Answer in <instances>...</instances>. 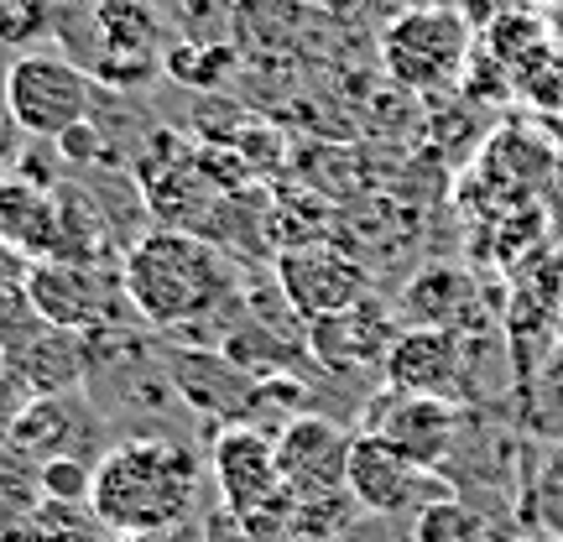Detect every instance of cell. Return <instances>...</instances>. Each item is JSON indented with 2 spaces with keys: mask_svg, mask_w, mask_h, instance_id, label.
I'll return each mask as SVG.
<instances>
[{
  "mask_svg": "<svg viewBox=\"0 0 563 542\" xmlns=\"http://www.w3.org/2000/svg\"><path fill=\"white\" fill-rule=\"evenodd\" d=\"M121 277L131 292V308L146 329L183 334L194 344V329L224 323L235 313V266L224 262L214 241L194 230H146L121 256Z\"/></svg>",
  "mask_w": 563,
  "mask_h": 542,
  "instance_id": "cell-1",
  "label": "cell"
},
{
  "mask_svg": "<svg viewBox=\"0 0 563 542\" xmlns=\"http://www.w3.org/2000/svg\"><path fill=\"white\" fill-rule=\"evenodd\" d=\"M203 469L194 449L173 439H136L110 443L95 464V490L89 506L110 532H173L194 517Z\"/></svg>",
  "mask_w": 563,
  "mask_h": 542,
  "instance_id": "cell-2",
  "label": "cell"
},
{
  "mask_svg": "<svg viewBox=\"0 0 563 542\" xmlns=\"http://www.w3.org/2000/svg\"><path fill=\"white\" fill-rule=\"evenodd\" d=\"M470 63H475V32L449 5L402 11L382 32V68L397 89H412V95L454 89L470 74Z\"/></svg>",
  "mask_w": 563,
  "mask_h": 542,
  "instance_id": "cell-3",
  "label": "cell"
},
{
  "mask_svg": "<svg viewBox=\"0 0 563 542\" xmlns=\"http://www.w3.org/2000/svg\"><path fill=\"white\" fill-rule=\"evenodd\" d=\"M26 302H32L53 329L79 334V340L125 329V323L136 319L121 272H110V266H100V262H68V256L37 262L26 272Z\"/></svg>",
  "mask_w": 563,
  "mask_h": 542,
  "instance_id": "cell-4",
  "label": "cell"
},
{
  "mask_svg": "<svg viewBox=\"0 0 563 542\" xmlns=\"http://www.w3.org/2000/svg\"><path fill=\"white\" fill-rule=\"evenodd\" d=\"M209 480L220 490L224 511L241 527H251V532H262L277 517H292V506H298L287 496V485H282L277 433H262L251 422L214 428V439H209Z\"/></svg>",
  "mask_w": 563,
  "mask_h": 542,
  "instance_id": "cell-5",
  "label": "cell"
},
{
  "mask_svg": "<svg viewBox=\"0 0 563 542\" xmlns=\"http://www.w3.org/2000/svg\"><path fill=\"white\" fill-rule=\"evenodd\" d=\"M5 110L26 141H63L95 110V74L58 53H16L5 68Z\"/></svg>",
  "mask_w": 563,
  "mask_h": 542,
  "instance_id": "cell-6",
  "label": "cell"
},
{
  "mask_svg": "<svg viewBox=\"0 0 563 542\" xmlns=\"http://www.w3.org/2000/svg\"><path fill=\"white\" fill-rule=\"evenodd\" d=\"M344 496L365 517H422L433 501H449L454 490L443 485L439 469H422L407 454H397L376 433H355L350 443V475H344Z\"/></svg>",
  "mask_w": 563,
  "mask_h": 542,
  "instance_id": "cell-7",
  "label": "cell"
},
{
  "mask_svg": "<svg viewBox=\"0 0 563 542\" xmlns=\"http://www.w3.org/2000/svg\"><path fill=\"white\" fill-rule=\"evenodd\" d=\"M272 281L287 298V308L302 323L329 319L350 302L371 298V272L355 251H344L340 241H308V245H287L272 262Z\"/></svg>",
  "mask_w": 563,
  "mask_h": 542,
  "instance_id": "cell-8",
  "label": "cell"
},
{
  "mask_svg": "<svg viewBox=\"0 0 563 542\" xmlns=\"http://www.w3.org/2000/svg\"><path fill=\"white\" fill-rule=\"evenodd\" d=\"M397 334H402V313L371 292V298L350 302L329 319H313L302 340H308V361L319 365L323 376L350 381V376H365V370H382Z\"/></svg>",
  "mask_w": 563,
  "mask_h": 542,
  "instance_id": "cell-9",
  "label": "cell"
},
{
  "mask_svg": "<svg viewBox=\"0 0 563 542\" xmlns=\"http://www.w3.org/2000/svg\"><path fill=\"white\" fill-rule=\"evenodd\" d=\"M162 365H167V381H173V397H178L194 418L214 422V428H230V422H245L251 412V397H256V381L245 365H235L220 344H167L162 350Z\"/></svg>",
  "mask_w": 563,
  "mask_h": 542,
  "instance_id": "cell-10",
  "label": "cell"
},
{
  "mask_svg": "<svg viewBox=\"0 0 563 542\" xmlns=\"http://www.w3.org/2000/svg\"><path fill=\"white\" fill-rule=\"evenodd\" d=\"M365 428L361 433H376L386 439L397 454H407L422 469H443L454 460V443H460V402H443V397H407V391H391L382 386L371 402H365Z\"/></svg>",
  "mask_w": 563,
  "mask_h": 542,
  "instance_id": "cell-11",
  "label": "cell"
},
{
  "mask_svg": "<svg viewBox=\"0 0 563 542\" xmlns=\"http://www.w3.org/2000/svg\"><path fill=\"white\" fill-rule=\"evenodd\" d=\"M355 433L323 412H302L277 433V469L292 501H334L344 496Z\"/></svg>",
  "mask_w": 563,
  "mask_h": 542,
  "instance_id": "cell-12",
  "label": "cell"
},
{
  "mask_svg": "<svg viewBox=\"0 0 563 542\" xmlns=\"http://www.w3.org/2000/svg\"><path fill=\"white\" fill-rule=\"evenodd\" d=\"M5 439L37 464L47 460H95L100 464V407L79 391H58V397H32L11 422Z\"/></svg>",
  "mask_w": 563,
  "mask_h": 542,
  "instance_id": "cell-13",
  "label": "cell"
},
{
  "mask_svg": "<svg viewBox=\"0 0 563 542\" xmlns=\"http://www.w3.org/2000/svg\"><path fill=\"white\" fill-rule=\"evenodd\" d=\"M382 376L391 391H407V397H443V402H460L464 391V334H449V329H402L391 355H386Z\"/></svg>",
  "mask_w": 563,
  "mask_h": 542,
  "instance_id": "cell-14",
  "label": "cell"
},
{
  "mask_svg": "<svg viewBox=\"0 0 563 542\" xmlns=\"http://www.w3.org/2000/svg\"><path fill=\"white\" fill-rule=\"evenodd\" d=\"M0 245L32 266L63 256V203L47 182L26 173L0 178Z\"/></svg>",
  "mask_w": 563,
  "mask_h": 542,
  "instance_id": "cell-15",
  "label": "cell"
},
{
  "mask_svg": "<svg viewBox=\"0 0 563 542\" xmlns=\"http://www.w3.org/2000/svg\"><path fill=\"white\" fill-rule=\"evenodd\" d=\"M402 329H449V334H470L485 323L481 281L464 266H428L402 287Z\"/></svg>",
  "mask_w": 563,
  "mask_h": 542,
  "instance_id": "cell-16",
  "label": "cell"
},
{
  "mask_svg": "<svg viewBox=\"0 0 563 542\" xmlns=\"http://www.w3.org/2000/svg\"><path fill=\"white\" fill-rule=\"evenodd\" d=\"M412 542H511V538L496 527V517H485L481 506L449 496V501H433L422 517H412Z\"/></svg>",
  "mask_w": 563,
  "mask_h": 542,
  "instance_id": "cell-17",
  "label": "cell"
},
{
  "mask_svg": "<svg viewBox=\"0 0 563 542\" xmlns=\"http://www.w3.org/2000/svg\"><path fill=\"white\" fill-rule=\"evenodd\" d=\"M485 42H490V58L506 63V68H538V63L548 58V32H543V16L538 11H506L490 32H485Z\"/></svg>",
  "mask_w": 563,
  "mask_h": 542,
  "instance_id": "cell-18",
  "label": "cell"
},
{
  "mask_svg": "<svg viewBox=\"0 0 563 542\" xmlns=\"http://www.w3.org/2000/svg\"><path fill=\"white\" fill-rule=\"evenodd\" d=\"M63 16H68V0H0V42L26 53V42L58 32Z\"/></svg>",
  "mask_w": 563,
  "mask_h": 542,
  "instance_id": "cell-19",
  "label": "cell"
},
{
  "mask_svg": "<svg viewBox=\"0 0 563 542\" xmlns=\"http://www.w3.org/2000/svg\"><path fill=\"white\" fill-rule=\"evenodd\" d=\"M95 460H47L42 464V496L47 501H89Z\"/></svg>",
  "mask_w": 563,
  "mask_h": 542,
  "instance_id": "cell-20",
  "label": "cell"
},
{
  "mask_svg": "<svg viewBox=\"0 0 563 542\" xmlns=\"http://www.w3.org/2000/svg\"><path fill=\"white\" fill-rule=\"evenodd\" d=\"M538 517H543V532L563 538V449L538 469Z\"/></svg>",
  "mask_w": 563,
  "mask_h": 542,
  "instance_id": "cell-21",
  "label": "cell"
},
{
  "mask_svg": "<svg viewBox=\"0 0 563 542\" xmlns=\"http://www.w3.org/2000/svg\"><path fill=\"white\" fill-rule=\"evenodd\" d=\"M21 157H26V131L11 121V110L0 100V178L21 173Z\"/></svg>",
  "mask_w": 563,
  "mask_h": 542,
  "instance_id": "cell-22",
  "label": "cell"
},
{
  "mask_svg": "<svg viewBox=\"0 0 563 542\" xmlns=\"http://www.w3.org/2000/svg\"><path fill=\"white\" fill-rule=\"evenodd\" d=\"M511 542H563L559 532H543V527H527V532H517Z\"/></svg>",
  "mask_w": 563,
  "mask_h": 542,
  "instance_id": "cell-23",
  "label": "cell"
},
{
  "mask_svg": "<svg viewBox=\"0 0 563 542\" xmlns=\"http://www.w3.org/2000/svg\"><path fill=\"white\" fill-rule=\"evenodd\" d=\"M162 538H167V532H115L110 542H162Z\"/></svg>",
  "mask_w": 563,
  "mask_h": 542,
  "instance_id": "cell-24",
  "label": "cell"
},
{
  "mask_svg": "<svg viewBox=\"0 0 563 542\" xmlns=\"http://www.w3.org/2000/svg\"><path fill=\"white\" fill-rule=\"evenodd\" d=\"M517 11H543V5H553V0H511Z\"/></svg>",
  "mask_w": 563,
  "mask_h": 542,
  "instance_id": "cell-25",
  "label": "cell"
},
{
  "mask_svg": "<svg viewBox=\"0 0 563 542\" xmlns=\"http://www.w3.org/2000/svg\"><path fill=\"white\" fill-rule=\"evenodd\" d=\"M0 376H5V350H0Z\"/></svg>",
  "mask_w": 563,
  "mask_h": 542,
  "instance_id": "cell-26",
  "label": "cell"
}]
</instances>
